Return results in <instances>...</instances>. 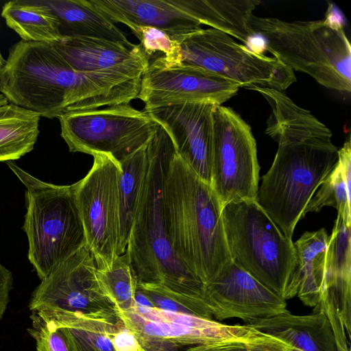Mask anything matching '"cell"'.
I'll list each match as a JSON object with an SVG mask.
<instances>
[{"mask_svg":"<svg viewBox=\"0 0 351 351\" xmlns=\"http://www.w3.org/2000/svg\"><path fill=\"white\" fill-rule=\"evenodd\" d=\"M249 90L259 93L269 104L265 133L278 144L255 200L291 239L311 197L337 165L338 149L330 129L283 91L258 86Z\"/></svg>","mask_w":351,"mask_h":351,"instance_id":"1","label":"cell"},{"mask_svg":"<svg viewBox=\"0 0 351 351\" xmlns=\"http://www.w3.org/2000/svg\"><path fill=\"white\" fill-rule=\"evenodd\" d=\"M141 76L121 71L74 70L53 43L21 40L0 69V93L9 103L48 119L65 112L130 104Z\"/></svg>","mask_w":351,"mask_h":351,"instance_id":"2","label":"cell"},{"mask_svg":"<svg viewBox=\"0 0 351 351\" xmlns=\"http://www.w3.org/2000/svg\"><path fill=\"white\" fill-rule=\"evenodd\" d=\"M164 201L169 239L180 261L204 285L232 262L223 206L175 150L167 169Z\"/></svg>","mask_w":351,"mask_h":351,"instance_id":"3","label":"cell"},{"mask_svg":"<svg viewBox=\"0 0 351 351\" xmlns=\"http://www.w3.org/2000/svg\"><path fill=\"white\" fill-rule=\"evenodd\" d=\"M148 150L147 180L125 254L138 283L161 285L181 295L203 298L204 285L178 258L169 239L164 185L176 149L159 124Z\"/></svg>","mask_w":351,"mask_h":351,"instance_id":"4","label":"cell"},{"mask_svg":"<svg viewBox=\"0 0 351 351\" xmlns=\"http://www.w3.org/2000/svg\"><path fill=\"white\" fill-rule=\"evenodd\" d=\"M250 26L264 49L292 71L325 88L351 90V46L340 19L328 10L324 19L287 21L253 14Z\"/></svg>","mask_w":351,"mask_h":351,"instance_id":"5","label":"cell"},{"mask_svg":"<svg viewBox=\"0 0 351 351\" xmlns=\"http://www.w3.org/2000/svg\"><path fill=\"white\" fill-rule=\"evenodd\" d=\"M5 162L25 187L27 257L42 280L86 245L73 186L42 181L13 160Z\"/></svg>","mask_w":351,"mask_h":351,"instance_id":"6","label":"cell"},{"mask_svg":"<svg viewBox=\"0 0 351 351\" xmlns=\"http://www.w3.org/2000/svg\"><path fill=\"white\" fill-rule=\"evenodd\" d=\"M222 217L232 261L285 300L295 263L292 239L256 200L226 204Z\"/></svg>","mask_w":351,"mask_h":351,"instance_id":"7","label":"cell"},{"mask_svg":"<svg viewBox=\"0 0 351 351\" xmlns=\"http://www.w3.org/2000/svg\"><path fill=\"white\" fill-rule=\"evenodd\" d=\"M97 270L93 254L84 246L41 280L32 294L29 310L54 317L122 326L119 308Z\"/></svg>","mask_w":351,"mask_h":351,"instance_id":"8","label":"cell"},{"mask_svg":"<svg viewBox=\"0 0 351 351\" xmlns=\"http://www.w3.org/2000/svg\"><path fill=\"white\" fill-rule=\"evenodd\" d=\"M173 39L180 45L182 63L216 73L241 88L258 86L284 91L297 80L293 71L276 58L215 29L202 28Z\"/></svg>","mask_w":351,"mask_h":351,"instance_id":"9","label":"cell"},{"mask_svg":"<svg viewBox=\"0 0 351 351\" xmlns=\"http://www.w3.org/2000/svg\"><path fill=\"white\" fill-rule=\"evenodd\" d=\"M58 119L71 152L108 154L119 162L147 144L158 127L130 104L65 112Z\"/></svg>","mask_w":351,"mask_h":351,"instance_id":"10","label":"cell"},{"mask_svg":"<svg viewBox=\"0 0 351 351\" xmlns=\"http://www.w3.org/2000/svg\"><path fill=\"white\" fill-rule=\"evenodd\" d=\"M88 173L72 184L86 246L98 269L120 255V164L108 154H96Z\"/></svg>","mask_w":351,"mask_h":351,"instance_id":"11","label":"cell"},{"mask_svg":"<svg viewBox=\"0 0 351 351\" xmlns=\"http://www.w3.org/2000/svg\"><path fill=\"white\" fill-rule=\"evenodd\" d=\"M260 166L250 126L233 109L216 106L210 162V185L223 207L255 200Z\"/></svg>","mask_w":351,"mask_h":351,"instance_id":"12","label":"cell"},{"mask_svg":"<svg viewBox=\"0 0 351 351\" xmlns=\"http://www.w3.org/2000/svg\"><path fill=\"white\" fill-rule=\"evenodd\" d=\"M119 316L145 351H177L183 346L240 337L250 329L246 325H228L156 307L135 306L131 311L119 313Z\"/></svg>","mask_w":351,"mask_h":351,"instance_id":"13","label":"cell"},{"mask_svg":"<svg viewBox=\"0 0 351 351\" xmlns=\"http://www.w3.org/2000/svg\"><path fill=\"white\" fill-rule=\"evenodd\" d=\"M240 88L234 82L202 68L183 63L167 66L156 58L141 77L137 98L145 107L197 101L221 106Z\"/></svg>","mask_w":351,"mask_h":351,"instance_id":"14","label":"cell"},{"mask_svg":"<svg viewBox=\"0 0 351 351\" xmlns=\"http://www.w3.org/2000/svg\"><path fill=\"white\" fill-rule=\"evenodd\" d=\"M203 300L212 318L249 321L287 311V302L232 261L204 285Z\"/></svg>","mask_w":351,"mask_h":351,"instance_id":"15","label":"cell"},{"mask_svg":"<svg viewBox=\"0 0 351 351\" xmlns=\"http://www.w3.org/2000/svg\"><path fill=\"white\" fill-rule=\"evenodd\" d=\"M216 106L208 101L180 102L143 109L167 131L186 164L210 184Z\"/></svg>","mask_w":351,"mask_h":351,"instance_id":"16","label":"cell"},{"mask_svg":"<svg viewBox=\"0 0 351 351\" xmlns=\"http://www.w3.org/2000/svg\"><path fill=\"white\" fill-rule=\"evenodd\" d=\"M53 45L70 66L80 72L121 71L142 76L149 64L139 44L130 47L106 39L62 37Z\"/></svg>","mask_w":351,"mask_h":351,"instance_id":"17","label":"cell"},{"mask_svg":"<svg viewBox=\"0 0 351 351\" xmlns=\"http://www.w3.org/2000/svg\"><path fill=\"white\" fill-rule=\"evenodd\" d=\"M113 23L151 26L173 38L201 29L202 25L172 0H87Z\"/></svg>","mask_w":351,"mask_h":351,"instance_id":"18","label":"cell"},{"mask_svg":"<svg viewBox=\"0 0 351 351\" xmlns=\"http://www.w3.org/2000/svg\"><path fill=\"white\" fill-rule=\"evenodd\" d=\"M245 325L280 339L291 351H337L330 324L322 311L295 315L287 311Z\"/></svg>","mask_w":351,"mask_h":351,"instance_id":"19","label":"cell"},{"mask_svg":"<svg viewBox=\"0 0 351 351\" xmlns=\"http://www.w3.org/2000/svg\"><path fill=\"white\" fill-rule=\"evenodd\" d=\"M329 236L324 228L305 232L293 243L295 263L285 300L298 295L306 305L316 306L324 287Z\"/></svg>","mask_w":351,"mask_h":351,"instance_id":"20","label":"cell"},{"mask_svg":"<svg viewBox=\"0 0 351 351\" xmlns=\"http://www.w3.org/2000/svg\"><path fill=\"white\" fill-rule=\"evenodd\" d=\"M202 25L221 31L249 47L257 38L250 26L257 0H172Z\"/></svg>","mask_w":351,"mask_h":351,"instance_id":"21","label":"cell"},{"mask_svg":"<svg viewBox=\"0 0 351 351\" xmlns=\"http://www.w3.org/2000/svg\"><path fill=\"white\" fill-rule=\"evenodd\" d=\"M350 228L338 217L335 221L328 241L324 287L321 293V295L323 293L330 294L337 301L340 315L349 338L351 318Z\"/></svg>","mask_w":351,"mask_h":351,"instance_id":"22","label":"cell"},{"mask_svg":"<svg viewBox=\"0 0 351 351\" xmlns=\"http://www.w3.org/2000/svg\"><path fill=\"white\" fill-rule=\"evenodd\" d=\"M44 2L57 16L62 37H89L121 43L130 47L136 46L87 0H44Z\"/></svg>","mask_w":351,"mask_h":351,"instance_id":"23","label":"cell"},{"mask_svg":"<svg viewBox=\"0 0 351 351\" xmlns=\"http://www.w3.org/2000/svg\"><path fill=\"white\" fill-rule=\"evenodd\" d=\"M1 16L23 40L54 43L62 38L58 17L44 0L10 1Z\"/></svg>","mask_w":351,"mask_h":351,"instance_id":"24","label":"cell"},{"mask_svg":"<svg viewBox=\"0 0 351 351\" xmlns=\"http://www.w3.org/2000/svg\"><path fill=\"white\" fill-rule=\"evenodd\" d=\"M149 142V141H148ZM120 255L125 252L149 170L148 143L119 162Z\"/></svg>","mask_w":351,"mask_h":351,"instance_id":"25","label":"cell"},{"mask_svg":"<svg viewBox=\"0 0 351 351\" xmlns=\"http://www.w3.org/2000/svg\"><path fill=\"white\" fill-rule=\"evenodd\" d=\"M40 117L16 106L0 117V162L17 160L33 150Z\"/></svg>","mask_w":351,"mask_h":351,"instance_id":"26","label":"cell"},{"mask_svg":"<svg viewBox=\"0 0 351 351\" xmlns=\"http://www.w3.org/2000/svg\"><path fill=\"white\" fill-rule=\"evenodd\" d=\"M36 312L53 322L62 330L71 351H114L112 336L123 326L55 318Z\"/></svg>","mask_w":351,"mask_h":351,"instance_id":"27","label":"cell"},{"mask_svg":"<svg viewBox=\"0 0 351 351\" xmlns=\"http://www.w3.org/2000/svg\"><path fill=\"white\" fill-rule=\"evenodd\" d=\"M99 281L117 304L119 313L131 311L135 306L138 282L126 254L119 255L110 266L97 270Z\"/></svg>","mask_w":351,"mask_h":351,"instance_id":"28","label":"cell"},{"mask_svg":"<svg viewBox=\"0 0 351 351\" xmlns=\"http://www.w3.org/2000/svg\"><path fill=\"white\" fill-rule=\"evenodd\" d=\"M320 186L309 201L304 214L319 212L325 206H332L337 210V217L347 226L351 227V191L346 184L337 163Z\"/></svg>","mask_w":351,"mask_h":351,"instance_id":"29","label":"cell"},{"mask_svg":"<svg viewBox=\"0 0 351 351\" xmlns=\"http://www.w3.org/2000/svg\"><path fill=\"white\" fill-rule=\"evenodd\" d=\"M186 351H291V348L280 339L250 327L240 337L191 346Z\"/></svg>","mask_w":351,"mask_h":351,"instance_id":"30","label":"cell"},{"mask_svg":"<svg viewBox=\"0 0 351 351\" xmlns=\"http://www.w3.org/2000/svg\"><path fill=\"white\" fill-rule=\"evenodd\" d=\"M132 33L140 40V46L150 60L155 53L167 66L182 63L181 49L179 43L166 32L151 26L132 25L128 27Z\"/></svg>","mask_w":351,"mask_h":351,"instance_id":"31","label":"cell"},{"mask_svg":"<svg viewBox=\"0 0 351 351\" xmlns=\"http://www.w3.org/2000/svg\"><path fill=\"white\" fill-rule=\"evenodd\" d=\"M27 331L36 341V351H71L62 330L49 319L32 311Z\"/></svg>","mask_w":351,"mask_h":351,"instance_id":"32","label":"cell"},{"mask_svg":"<svg viewBox=\"0 0 351 351\" xmlns=\"http://www.w3.org/2000/svg\"><path fill=\"white\" fill-rule=\"evenodd\" d=\"M114 351H145L134 334L124 324L112 336Z\"/></svg>","mask_w":351,"mask_h":351,"instance_id":"33","label":"cell"},{"mask_svg":"<svg viewBox=\"0 0 351 351\" xmlns=\"http://www.w3.org/2000/svg\"><path fill=\"white\" fill-rule=\"evenodd\" d=\"M12 285V271L0 261V320L3 318L10 302V293Z\"/></svg>","mask_w":351,"mask_h":351,"instance_id":"34","label":"cell"},{"mask_svg":"<svg viewBox=\"0 0 351 351\" xmlns=\"http://www.w3.org/2000/svg\"><path fill=\"white\" fill-rule=\"evenodd\" d=\"M15 105L9 103L5 97L0 93V117H2L10 112Z\"/></svg>","mask_w":351,"mask_h":351,"instance_id":"35","label":"cell"},{"mask_svg":"<svg viewBox=\"0 0 351 351\" xmlns=\"http://www.w3.org/2000/svg\"><path fill=\"white\" fill-rule=\"evenodd\" d=\"M5 60L3 58L1 51H0V69L3 66V64L5 63Z\"/></svg>","mask_w":351,"mask_h":351,"instance_id":"36","label":"cell"}]
</instances>
